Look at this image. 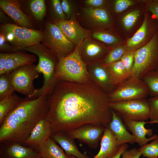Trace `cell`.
I'll return each mask as SVG.
<instances>
[{
    "mask_svg": "<svg viewBox=\"0 0 158 158\" xmlns=\"http://www.w3.org/2000/svg\"><path fill=\"white\" fill-rule=\"evenodd\" d=\"M47 99L46 118L52 134L67 133L88 124L107 127L112 119L108 95L92 81L79 83L58 80Z\"/></svg>",
    "mask_w": 158,
    "mask_h": 158,
    "instance_id": "6da1fadb",
    "label": "cell"
},
{
    "mask_svg": "<svg viewBox=\"0 0 158 158\" xmlns=\"http://www.w3.org/2000/svg\"><path fill=\"white\" fill-rule=\"evenodd\" d=\"M47 96L26 97L8 113L0 125V143L24 145L35 125L49 111Z\"/></svg>",
    "mask_w": 158,
    "mask_h": 158,
    "instance_id": "7a4b0ae2",
    "label": "cell"
},
{
    "mask_svg": "<svg viewBox=\"0 0 158 158\" xmlns=\"http://www.w3.org/2000/svg\"><path fill=\"white\" fill-rule=\"evenodd\" d=\"M23 50L33 53L38 59L36 69L43 76L42 86L36 89L29 98H37L42 95L48 96L52 93L58 80L56 77V71L59 58L55 54L42 43L26 47Z\"/></svg>",
    "mask_w": 158,
    "mask_h": 158,
    "instance_id": "3957f363",
    "label": "cell"
},
{
    "mask_svg": "<svg viewBox=\"0 0 158 158\" xmlns=\"http://www.w3.org/2000/svg\"><path fill=\"white\" fill-rule=\"evenodd\" d=\"M56 77L57 80L79 83L92 81L87 65L80 56L77 47L70 54L59 59Z\"/></svg>",
    "mask_w": 158,
    "mask_h": 158,
    "instance_id": "277c9868",
    "label": "cell"
},
{
    "mask_svg": "<svg viewBox=\"0 0 158 158\" xmlns=\"http://www.w3.org/2000/svg\"><path fill=\"white\" fill-rule=\"evenodd\" d=\"M158 69V30L146 44L135 51L132 76L142 78Z\"/></svg>",
    "mask_w": 158,
    "mask_h": 158,
    "instance_id": "5b68a950",
    "label": "cell"
},
{
    "mask_svg": "<svg viewBox=\"0 0 158 158\" xmlns=\"http://www.w3.org/2000/svg\"><path fill=\"white\" fill-rule=\"evenodd\" d=\"M0 31L17 50L40 43L44 36V32L10 23L1 25Z\"/></svg>",
    "mask_w": 158,
    "mask_h": 158,
    "instance_id": "8992f818",
    "label": "cell"
},
{
    "mask_svg": "<svg viewBox=\"0 0 158 158\" xmlns=\"http://www.w3.org/2000/svg\"><path fill=\"white\" fill-rule=\"evenodd\" d=\"M148 95V88L144 81L132 76L115 86L108 95L110 103L146 99Z\"/></svg>",
    "mask_w": 158,
    "mask_h": 158,
    "instance_id": "52a82bcc",
    "label": "cell"
},
{
    "mask_svg": "<svg viewBox=\"0 0 158 158\" xmlns=\"http://www.w3.org/2000/svg\"><path fill=\"white\" fill-rule=\"evenodd\" d=\"M109 106L124 122L129 121H145L149 118L150 107L146 99L110 103Z\"/></svg>",
    "mask_w": 158,
    "mask_h": 158,
    "instance_id": "ba28073f",
    "label": "cell"
},
{
    "mask_svg": "<svg viewBox=\"0 0 158 158\" xmlns=\"http://www.w3.org/2000/svg\"><path fill=\"white\" fill-rule=\"evenodd\" d=\"M44 33L42 43L59 59L68 55L75 50V44L66 38L56 23H48Z\"/></svg>",
    "mask_w": 158,
    "mask_h": 158,
    "instance_id": "9c48e42d",
    "label": "cell"
},
{
    "mask_svg": "<svg viewBox=\"0 0 158 158\" xmlns=\"http://www.w3.org/2000/svg\"><path fill=\"white\" fill-rule=\"evenodd\" d=\"M33 64L23 66L9 73L11 84L16 91L30 98L36 90L33 84L34 80L40 73Z\"/></svg>",
    "mask_w": 158,
    "mask_h": 158,
    "instance_id": "30bf717a",
    "label": "cell"
},
{
    "mask_svg": "<svg viewBox=\"0 0 158 158\" xmlns=\"http://www.w3.org/2000/svg\"><path fill=\"white\" fill-rule=\"evenodd\" d=\"M158 27L151 20L146 11L141 25L126 42L127 51H135L147 44L158 30Z\"/></svg>",
    "mask_w": 158,
    "mask_h": 158,
    "instance_id": "8fae6325",
    "label": "cell"
},
{
    "mask_svg": "<svg viewBox=\"0 0 158 158\" xmlns=\"http://www.w3.org/2000/svg\"><path fill=\"white\" fill-rule=\"evenodd\" d=\"M37 57L33 54L17 51L11 53L0 54V75L9 73L20 67L33 64Z\"/></svg>",
    "mask_w": 158,
    "mask_h": 158,
    "instance_id": "7c38bea8",
    "label": "cell"
},
{
    "mask_svg": "<svg viewBox=\"0 0 158 158\" xmlns=\"http://www.w3.org/2000/svg\"><path fill=\"white\" fill-rule=\"evenodd\" d=\"M105 127L98 125H84L67 133L73 139H78L86 144L90 148H97L103 135Z\"/></svg>",
    "mask_w": 158,
    "mask_h": 158,
    "instance_id": "4fadbf2b",
    "label": "cell"
},
{
    "mask_svg": "<svg viewBox=\"0 0 158 158\" xmlns=\"http://www.w3.org/2000/svg\"><path fill=\"white\" fill-rule=\"evenodd\" d=\"M77 47L80 56L86 65L101 61L109 51L106 47L89 37Z\"/></svg>",
    "mask_w": 158,
    "mask_h": 158,
    "instance_id": "5bb4252c",
    "label": "cell"
},
{
    "mask_svg": "<svg viewBox=\"0 0 158 158\" xmlns=\"http://www.w3.org/2000/svg\"><path fill=\"white\" fill-rule=\"evenodd\" d=\"M87 68L91 80L108 95L110 94L114 87L111 83L107 67L97 61L87 65Z\"/></svg>",
    "mask_w": 158,
    "mask_h": 158,
    "instance_id": "9a60e30c",
    "label": "cell"
},
{
    "mask_svg": "<svg viewBox=\"0 0 158 158\" xmlns=\"http://www.w3.org/2000/svg\"><path fill=\"white\" fill-rule=\"evenodd\" d=\"M69 41L76 47L85 39L89 37L90 32L83 28L74 19L58 20L55 22Z\"/></svg>",
    "mask_w": 158,
    "mask_h": 158,
    "instance_id": "2e32d148",
    "label": "cell"
},
{
    "mask_svg": "<svg viewBox=\"0 0 158 158\" xmlns=\"http://www.w3.org/2000/svg\"><path fill=\"white\" fill-rule=\"evenodd\" d=\"M0 158H42L34 148L17 143L0 144Z\"/></svg>",
    "mask_w": 158,
    "mask_h": 158,
    "instance_id": "e0dca14e",
    "label": "cell"
},
{
    "mask_svg": "<svg viewBox=\"0 0 158 158\" xmlns=\"http://www.w3.org/2000/svg\"><path fill=\"white\" fill-rule=\"evenodd\" d=\"M52 133L50 125L46 117L35 125L24 145L36 150L50 137Z\"/></svg>",
    "mask_w": 158,
    "mask_h": 158,
    "instance_id": "ac0fdd59",
    "label": "cell"
},
{
    "mask_svg": "<svg viewBox=\"0 0 158 158\" xmlns=\"http://www.w3.org/2000/svg\"><path fill=\"white\" fill-rule=\"evenodd\" d=\"M0 7L6 14L22 27L32 29V24L29 17L21 9L17 1L0 0Z\"/></svg>",
    "mask_w": 158,
    "mask_h": 158,
    "instance_id": "d6986e66",
    "label": "cell"
},
{
    "mask_svg": "<svg viewBox=\"0 0 158 158\" xmlns=\"http://www.w3.org/2000/svg\"><path fill=\"white\" fill-rule=\"evenodd\" d=\"M124 123L132 133L135 142L141 147L147 144L149 142L153 140L158 136L156 134L152 135V129H146L145 127V125L147 123H157L156 122L129 121Z\"/></svg>",
    "mask_w": 158,
    "mask_h": 158,
    "instance_id": "ffe728a7",
    "label": "cell"
},
{
    "mask_svg": "<svg viewBox=\"0 0 158 158\" xmlns=\"http://www.w3.org/2000/svg\"><path fill=\"white\" fill-rule=\"evenodd\" d=\"M111 112L112 119L107 127L115 136L118 145L120 146L127 143L136 142L133 136L127 130L121 117L112 110Z\"/></svg>",
    "mask_w": 158,
    "mask_h": 158,
    "instance_id": "44dd1931",
    "label": "cell"
},
{
    "mask_svg": "<svg viewBox=\"0 0 158 158\" xmlns=\"http://www.w3.org/2000/svg\"><path fill=\"white\" fill-rule=\"evenodd\" d=\"M100 144L99 152L93 158L111 157L117 153L121 146L118 145L115 136L108 127H105Z\"/></svg>",
    "mask_w": 158,
    "mask_h": 158,
    "instance_id": "7402d4cb",
    "label": "cell"
},
{
    "mask_svg": "<svg viewBox=\"0 0 158 158\" xmlns=\"http://www.w3.org/2000/svg\"><path fill=\"white\" fill-rule=\"evenodd\" d=\"M83 13L86 20L92 26L107 27L112 23L109 13L104 8H84Z\"/></svg>",
    "mask_w": 158,
    "mask_h": 158,
    "instance_id": "603a6c76",
    "label": "cell"
},
{
    "mask_svg": "<svg viewBox=\"0 0 158 158\" xmlns=\"http://www.w3.org/2000/svg\"><path fill=\"white\" fill-rule=\"evenodd\" d=\"M51 137L61 146L68 156H73L77 158H90L79 150L72 139L66 133H52Z\"/></svg>",
    "mask_w": 158,
    "mask_h": 158,
    "instance_id": "cb8c5ba5",
    "label": "cell"
},
{
    "mask_svg": "<svg viewBox=\"0 0 158 158\" xmlns=\"http://www.w3.org/2000/svg\"><path fill=\"white\" fill-rule=\"evenodd\" d=\"M36 150L42 158H69L51 136Z\"/></svg>",
    "mask_w": 158,
    "mask_h": 158,
    "instance_id": "d4e9b609",
    "label": "cell"
},
{
    "mask_svg": "<svg viewBox=\"0 0 158 158\" xmlns=\"http://www.w3.org/2000/svg\"><path fill=\"white\" fill-rule=\"evenodd\" d=\"M107 67L110 74L111 83L114 87L130 76L127 73L124 65L121 60Z\"/></svg>",
    "mask_w": 158,
    "mask_h": 158,
    "instance_id": "484cf974",
    "label": "cell"
},
{
    "mask_svg": "<svg viewBox=\"0 0 158 158\" xmlns=\"http://www.w3.org/2000/svg\"><path fill=\"white\" fill-rule=\"evenodd\" d=\"M24 98L14 93L0 101V125L7 115L16 108Z\"/></svg>",
    "mask_w": 158,
    "mask_h": 158,
    "instance_id": "4316f807",
    "label": "cell"
},
{
    "mask_svg": "<svg viewBox=\"0 0 158 158\" xmlns=\"http://www.w3.org/2000/svg\"><path fill=\"white\" fill-rule=\"evenodd\" d=\"M127 51L125 45L117 46L109 50L106 55L100 61L103 65L107 66L120 60Z\"/></svg>",
    "mask_w": 158,
    "mask_h": 158,
    "instance_id": "83f0119b",
    "label": "cell"
},
{
    "mask_svg": "<svg viewBox=\"0 0 158 158\" xmlns=\"http://www.w3.org/2000/svg\"><path fill=\"white\" fill-rule=\"evenodd\" d=\"M142 79L147 86L149 95L158 96V69L147 74Z\"/></svg>",
    "mask_w": 158,
    "mask_h": 158,
    "instance_id": "f1b7e54d",
    "label": "cell"
},
{
    "mask_svg": "<svg viewBox=\"0 0 158 158\" xmlns=\"http://www.w3.org/2000/svg\"><path fill=\"white\" fill-rule=\"evenodd\" d=\"M15 91L9 73L0 75V101L13 94Z\"/></svg>",
    "mask_w": 158,
    "mask_h": 158,
    "instance_id": "f546056e",
    "label": "cell"
},
{
    "mask_svg": "<svg viewBox=\"0 0 158 158\" xmlns=\"http://www.w3.org/2000/svg\"><path fill=\"white\" fill-rule=\"evenodd\" d=\"M29 7L31 11L36 19L41 21L43 19L46 12L44 0H31L30 3Z\"/></svg>",
    "mask_w": 158,
    "mask_h": 158,
    "instance_id": "4dcf8cb0",
    "label": "cell"
},
{
    "mask_svg": "<svg viewBox=\"0 0 158 158\" xmlns=\"http://www.w3.org/2000/svg\"><path fill=\"white\" fill-rule=\"evenodd\" d=\"M95 39L110 45H114L121 42L118 37L110 33L104 31L95 32L92 34Z\"/></svg>",
    "mask_w": 158,
    "mask_h": 158,
    "instance_id": "1f68e13d",
    "label": "cell"
},
{
    "mask_svg": "<svg viewBox=\"0 0 158 158\" xmlns=\"http://www.w3.org/2000/svg\"><path fill=\"white\" fill-rule=\"evenodd\" d=\"M143 157L158 158V136L149 144H147L138 149Z\"/></svg>",
    "mask_w": 158,
    "mask_h": 158,
    "instance_id": "d6a6232c",
    "label": "cell"
},
{
    "mask_svg": "<svg viewBox=\"0 0 158 158\" xmlns=\"http://www.w3.org/2000/svg\"><path fill=\"white\" fill-rule=\"evenodd\" d=\"M140 14V10L135 9L126 14L122 18V23L124 28L128 30L134 25Z\"/></svg>",
    "mask_w": 158,
    "mask_h": 158,
    "instance_id": "836d02e7",
    "label": "cell"
},
{
    "mask_svg": "<svg viewBox=\"0 0 158 158\" xmlns=\"http://www.w3.org/2000/svg\"><path fill=\"white\" fill-rule=\"evenodd\" d=\"M51 6L52 13L55 18L58 20H66L67 17L63 11L60 0H51Z\"/></svg>",
    "mask_w": 158,
    "mask_h": 158,
    "instance_id": "e575fe53",
    "label": "cell"
},
{
    "mask_svg": "<svg viewBox=\"0 0 158 158\" xmlns=\"http://www.w3.org/2000/svg\"><path fill=\"white\" fill-rule=\"evenodd\" d=\"M135 51H127L121 59L127 73L130 76L133 66Z\"/></svg>",
    "mask_w": 158,
    "mask_h": 158,
    "instance_id": "d590c367",
    "label": "cell"
},
{
    "mask_svg": "<svg viewBox=\"0 0 158 158\" xmlns=\"http://www.w3.org/2000/svg\"><path fill=\"white\" fill-rule=\"evenodd\" d=\"M148 100L150 109L149 118L158 123V96L151 97Z\"/></svg>",
    "mask_w": 158,
    "mask_h": 158,
    "instance_id": "8d00e7d4",
    "label": "cell"
},
{
    "mask_svg": "<svg viewBox=\"0 0 158 158\" xmlns=\"http://www.w3.org/2000/svg\"><path fill=\"white\" fill-rule=\"evenodd\" d=\"M135 3V1L132 0H116L114 3V10L116 13H120L133 5Z\"/></svg>",
    "mask_w": 158,
    "mask_h": 158,
    "instance_id": "74e56055",
    "label": "cell"
},
{
    "mask_svg": "<svg viewBox=\"0 0 158 158\" xmlns=\"http://www.w3.org/2000/svg\"><path fill=\"white\" fill-rule=\"evenodd\" d=\"M0 50L3 53H11L18 51L6 40L4 35L0 32Z\"/></svg>",
    "mask_w": 158,
    "mask_h": 158,
    "instance_id": "f35d334b",
    "label": "cell"
},
{
    "mask_svg": "<svg viewBox=\"0 0 158 158\" xmlns=\"http://www.w3.org/2000/svg\"><path fill=\"white\" fill-rule=\"evenodd\" d=\"M61 4L63 11L66 17L71 18H74V7L72 1L62 0Z\"/></svg>",
    "mask_w": 158,
    "mask_h": 158,
    "instance_id": "ab89813d",
    "label": "cell"
},
{
    "mask_svg": "<svg viewBox=\"0 0 158 158\" xmlns=\"http://www.w3.org/2000/svg\"><path fill=\"white\" fill-rule=\"evenodd\" d=\"M147 9L156 19L158 24V0L145 1Z\"/></svg>",
    "mask_w": 158,
    "mask_h": 158,
    "instance_id": "60d3db41",
    "label": "cell"
},
{
    "mask_svg": "<svg viewBox=\"0 0 158 158\" xmlns=\"http://www.w3.org/2000/svg\"><path fill=\"white\" fill-rule=\"evenodd\" d=\"M141 155L138 149L134 148L125 150L121 155L122 158H139Z\"/></svg>",
    "mask_w": 158,
    "mask_h": 158,
    "instance_id": "b9f144b4",
    "label": "cell"
},
{
    "mask_svg": "<svg viewBox=\"0 0 158 158\" xmlns=\"http://www.w3.org/2000/svg\"><path fill=\"white\" fill-rule=\"evenodd\" d=\"M106 2L104 0H86L85 1L88 7L92 8H104Z\"/></svg>",
    "mask_w": 158,
    "mask_h": 158,
    "instance_id": "7bdbcfd3",
    "label": "cell"
},
{
    "mask_svg": "<svg viewBox=\"0 0 158 158\" xmlns=\"http://www.w3.org/2000/svg\"><path fill=\"white\" fill-rule=\"evenodd\" d=\"M128 147V144H125L122 145L120 147L117 153L113 156L107 158H120L123 152Z\"/></svg>",
    "mask_w": 158,
    "mask_h": 158,
    "instance_id": "ee69618b",
    "label": "cell"
},
{
    "mask_svg": "<svg viewBox=\"0 0 158 158\" xmlns=\"http://www.w3.org/2000/svg\"><path fill=\"white\" fill-rule=\"evenodd\" d=\"M69 158H77L73 156H69Z\"/></svg>",
    "mask_w": 158,
    "mask_h": 158,
    "instance_id": "f6af8a7d",
    "label": "cell"
},
{
    "mask_svg": "<svg viewBox=\"0 0 158 158\" xmlns=\"http://www.w3.org/2000/svg\"><path fill=\"white\" fill-rule=\"evenodd\" d=\"M158 158L155 157H153V158Z\"/></svg>",
    "mask_w": 158,
    "mask_h": 158,
    "instance_id": "bcb514c9",
    "label": "cell"
}]
</instances>
